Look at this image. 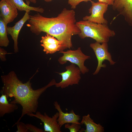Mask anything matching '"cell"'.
I'll use <instances>...</instances> for the list:
<instances>
[{"mask_svg": "<svg viewBox=\"0 0 132 132\" xmlns=\"http://www.w3.org/2000/svg\"><path fill=\"white\" fill-rule=\"evenodd\" d=\"M0 57L1 60L2 61H5V55L7 54V52L4 49L0 48Z\"/></svg>", "mask_w": 132, "mask_h": 132, "instance_id": "7402d4cb", "label": "cell"}, {"mask_svg": "<svg viewBox=\"0 0 132 132\" xmlns=\"http://www.w3.org/2000/svg\"><path fill=\"white\" fill-rule=\"evenodd\" d=\"M6 95L1 94L0 97V117L6 114H9L17 110L18 107L16 104L9 103Z\"/></svg>", "mask_w": 132, "mask_h": 132, "instance_id": "9a60e30c", "label": "cell"}, {"mask_svg": "<svg viewBox=\"0 0 132 132\" xmlns=\"http://www.w3.org/2000/svg\"><path fill=\"white\" fill-rule=\"evenodd\" d=\"M31 2L33 3H35L36 2V0H26Z\"/></svg>", "mask_w": 132, "mask_h": 132, "instance_id": "cb8c5ba5", "label": "cell"}, {"mask_svg": "<svg viewBox=\"0 0 132 132\" xmlns=\"http://www.w3.org/2000/svg\"><path fill=\"white\" fill-rule=\"evenodd\" d=\"M1 78L3 86L0 93L6 95L7 98L13 97L14 99L10 103L19 104L22 107V115L18 121L26 114L36 113L41 95L47 88L57 83L55 79H53L46 85L34 90L32 87L30 80L23 83L13 71L1 76Z\"/></svg>", "mask_w": 132, "mask_h": 132, "instance_id": "7a4b0ae2", "label": "cell"}, {"mask_svg": "<svg viewBox=\"0 0 132 132\" xmlns=\"http://www.w3.org/2000/svg\"><path fill=\"white\" fill-rule=\"evenodd\" d=\"M112 9L122 15L129 25L132 26V0H114Z\"/></svg>", "mask_w": 132, "mask_h": 132, "instance_id": "30bf717a", "label": "cell"}, {"mask_svg": "<svg viewBox=\"0 0 132 132\" xmlns=\"http://www.w3.org/2000/svg\"><path fill=\"white\" fill-rule=\"evenodd\" d=\"M102 43L101 44L100 43L96 42L90 45V47L95 53L98 62L97 68L93 73L94 75L97 74L102 67H106V65L103 64L105 60H108L111 65H113L116 63L112 60L111 55L108 51L107 43Z\"/></svg>", "mask_w": 132, "mask_h": 132, "instance_id": "8992f818", "label": "cell"}, {"mask_svg": "<svg viewBox=\"0 0 132 132\" xmlns=\"http://www.w3.org/2000/svg\"><path fill=\"white\" fill-rule=\"evenodd\" d=\"M76 65L72 63L65 67L66 71L61 73H57L62 77V80L55 85L57 88L63 89L69 86L79 84L81 79V71Z\"/></svg>", "mask_w": 132, "mask_h": 132, "instance_id": "5b68a950", "label": "cell"}, {"mask_svg": "<svg viewBox=\"0 0 132 132\" xmlns=\"http://www.w3.org/2000/svg\"><path fill=\"white\" fill-rule=\"evenodd\" d=\"M81 124H84L86 127V130L81 129L79 132H103L104 131V127L99 123H95L88 114L83 116L80 122Z\"/></svg>", "mask_w": 132, "mask_h": 132, "instance_id": "5bb4252c", "label": "cell"}, {"mask_svg": "<svg viewBox=\"0 0 132 132\" xmlns=\"http://www.w3.org/2000/svg\"><path fill=\"white\" fill-rule=\"evenodd\" d=\"M91 6L89 9V16L83 18V20L98 23L107 24V21L104 17V14L108 10V5L106 3L98 1H91Z\"/></svg>", "mask_w": 132, "mask_h": 132, "instance_id": "52a82bcc", "label": "cell"}, {"mask_svg": "<svg viewBox=\"0 0 132 132\" xmlns=\"http://www.w3.org/2000/svg\"><path fill=\"white\" fill-rule=\"evenodd\" d=\"M6 23L0 17V46L6 47L9 44L7 37V25Z\"/></svg>", "mask_w": 132, "mask_h": 132, "instance_id": "e0dca14e", "label": "cell"}, {"mask_svg": "<svg viewBox=\"0 0 132 132\" xmlns=\"http://www.w3.org/2000/svg\"><path fill=\"white\" fill-rule=\"evenodd\" d=\"M30 15L29 13L25 12L23 17L20 20L15 23L13 27H7L8 34L10 35L14 42V52L17 53L18 52V35L24 24L30 19Z\"/></svg>", "mask_w": 132, "mask_h": 132, "instance_id": "4fadbf2b", "label": "cell"}, {"mask_svg": "<svg viewBox=\"0 0 132 132\" xmlns=\"http://www.w3.org/2000/svg\"><path fill=\"white\" fill-rule=\"evenodd\" d=\"M91 1V0H68V3L71 5L72 9H75L77 6L81 2H87L89 1Z\"/></svg>", "mask_w": 132, "mask_h": 132, "instance_id": "ffe728a7", "label": "cell"}, {"mask_svg": "<svg viewBox=\"0 0 132 132\" xmlns=\"http://www.w3.org/2000/svg\"><path fill=\"white\" fill-rule=\"evenodd\" d=\"M10 0L20 11H25L29 13L31 11H34L41 13L44 11V10L43 8L40 7H34L30 6L25 3L23 0Z\"/></svg>", "mask_w": 132, "mask_h": 132, "instance_id": "2e32d148", "label": "cell"}, {"mask_svg": "<svg viewBox=\"0 0 132 132\" xmlns=\"http://www.w3.org/2000/svg\"><path fill=\"white\" fill-rule=\"evenodd\" d=\"M59 53L63 54V56L58 59V61L60 64H64L67 61H69L77 65L82 74H84L88 72L89 70L85 66L84 62L86 60L90 58V57L83 53L80 47L76 50L63 51H60Z\"/></svg>", "mask_w": 132, "mask_h": 132, "instance_id": "277c9868", "label": "cell"}, {"mask_svg": "<svg viewBox=\"0 0 132 132\" xmlns=\"http://www.w3.org/2000/svg\"><path fill=\"white\" fill-rule=\"evenodd\" d=\"M41 45L43 47V51L46 54H53L60 51L61 47V43L54 36L46 33L41 37Z\"/></svg>", "mask_w": 132, "mask_h": 132, "instance_id": "7c38bea8", "label": "cell"}, {"mask_svg": "<svg viewBox=\"0 0 132 132\" xmlns=\"http://www.w3.org/2000/svg\"><path fill=\"white\" fill-rule=\"evenodd\" d=\"M76 24L81 31L78 35L82 39L89 37L100 43H108L110 38L115 35L114 31L110 29L107 24L84 20L76 22Z\"/></svg>", "mask_w": 132, "mask_h": 132, "instance_id": "3957f363", "label": "cell"}, {"mask_svg": "<svg viewBox=\"0 0 132 132\" xmlns=\"http://www.w3.org/2000/svg\"><path fill=\"white\" fill-rule=\"evenodd\" d=\"M16 125L17 130L16 132H29L27 129L26 124L22 122L17 121L15 124L13 125L12 127Z\"/></svg>", "mask_w": 132, "mask_h": 132, "instance_id": "d6986e66", "label": "cell"}, {"mask_svg": "<svg viewBox=\"0 0 132 132\" xmlns=\"http://www.w3.org/2000/svg\"><path fill=\"white\" fill-rule=\"evenodd\" d=\"M26 26L31 31L37 35L42 32L53 36L61 43V51L73 46L72 36L78 35L80 30L76 24L75 12L73 10L64 8L55 17L47 18L39 12L30 15Z\"/></svg>", "mask_w": 132, "mask_h": 132, "instance_id": "6da1fadb", "label": "cell"}, {"mask_svg": "<svg viewBox=\"0 0 132 132\" xmlns=\"http://www.w3.org/2000/svg\"><path fill=\"white\" fill-rule=\"evenodd\" d=\"M35 114H29L28 115L31 117H35L42 122L44 124V132H61L57 121L59 113L56 112L52 117H49L46 113L44 114L39 111H36Z\"/></svg>", "mask_w": 132, "mask_h": 132, "instance_id": "ba28073f", "label": "cell"}, {"mask_svg": "<svg viewBox=\"0 0 132 132\" xmlns=\"http://www.w3.org/2000/svg\"><path fill=\"white\" fill-rule=\"evenodd\" d=\"M99 1L107 3L108 5H113L114 0H98Z\"/></svg>", "mask_w": 132, "mask_h": 132, "instance_id": "603a6c76", "label": "cell"}, {"mask_svg": "<svg viewBox=\"0 0 132 132\" xmlns=\"http://www.w3.org/2000/svg\"><path fill=\"white\" fill-rule=\"evenodd\" d=\"M46 2H50L52 1L53 0H43Z\"/></svg>", "mask_w": 132, "mask_h": 132, "instance_id": "d4e9b609", "label": "cell"}, {"mask_svg": "<svg viewBox=\"0 0 132 132\" xmlns=\"http://www.w3.org/2000/svg\"><path fill=\"white\" fill-rule=\"evenodd\" d=\"M66 124L65 125V129H68L70 132H79L81 128V124L75 123Z\"/></svg>", "mask_w": 132, "mask_h": 132, "instance_id": "ac0fdd59", "label": "cell"}, {"mask_svg": "<svg viewBox=\"0 0 132 132\" xmlns=\"http://www.w3.org/2000/svg\"><path fill=\"white\" fill-rule=\"evenodd\" d=\"M26 127L29 132H44L43 130L35 126L30 124H26Z\"/></svg>", "mask_w": 132, "mask_h": 132, "instance_id": "44dd1931", "label": "cell"}, {"mask_svg": "<svg viewBox=\"0 0 132 132\" xmlns=\"http://www.w3.org/2000/svg\"><path fill=\"white\" fill-rule=\"evenodd\" d=\"M54 104L55 109L59 113L57 121L60 128L67 123H75L81 124L80 122H79L81 119L80 116L76 114L73 110H71L69 113H64L62 111L57 101H55Z\"/></svg>", "mask_w": 132, "mask_h": 132, "instance_id": "8fae6325", "label": "cell"}, {"mask_svg": "<svg viewBox=\"0 0 132 132\" xmlns=\"http://www.w3.org/2000/svg\"><path fill=\"white\" fill-rule=\"evenodd\" d=\"M0 17L7 24L13 22L18 14L17 9L10 0L0 1Z\"/></svg>", "mask_w": 132, "mask_h": 132, "instance_id": "9c48e42d", "label": "cell"}]
</instances>
